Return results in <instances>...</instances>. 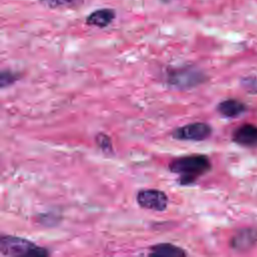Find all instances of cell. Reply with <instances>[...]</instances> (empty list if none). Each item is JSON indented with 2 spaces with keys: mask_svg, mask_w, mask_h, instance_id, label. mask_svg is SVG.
<instances>
[{
  "mask_svg": "<svg viewBox=\"0 0 257 257\" xmlns=\"http://www.w3.org/2000/svg\"><path fill=\"white\" fill-rule=\"evenodd\" d=\"M212 168L210 159L203 154H191L174 159L168 166L171 173L179 176L181 186H190Z\"/></svg>",
  "mask_w": 257,
  "mask_h": 257,
  "instance_id": "6da1fadb",
  "label": "cell"
},
{
  "mask_svg": "<svg viewBox=\"0 0 257 257\" xmlns=\"http://www.w3.org/2000/svg\"><path fill=\"white\" fill-rule=\"evenodd\" d=\"M0 252L4 256L44 257L50 254L47 248L38 246L28 239L12 235H2L0 237Z\"/></svg>",
  "mask_w": 257,
  "mask_h": 257,
  "instance_id": "7a4b0ae2",
  "label": "cell"
},
{
  "mask_svg": "<svg viewBox=\"0 0 257 257\" xmlns=\"http://www.w3.org/2000/svg\"><path fill=\"white\" fill-rule=\"evenodd\" d=\"M205 75L202 71L194 67L170 68L167 72V81L170 85L178 88H191L205 81Z\"/></svg>",
  "mask_w": 257,
  "mask_h": 257,
  "instance_id": "3957f363",
  "label": "cell"
},
{
  "mask_svg": "<svg viewBox=\"0 0 257 257\" xmlns=\"http://www.w3.org/2000/svg\"><path fill=\"white\" fill-rule=\"evenodd\" d=\"M212 126L204 121H195L174 128L171 136L178 141L201 142L207 140L212 135Z\"/></svg>",
  "mask_w": 257,
  "mask_h": 257,
  "instance_id": "277c9868",
  "label": "cell"
},
{
  "mask_svg": "<svg viewBox=\"0 0 257 257\" xmlns=\"http://www.w3.org/2000/svg\"><path fill=\"white\" fill-rule=\"evenodd\" d=\"M136 200L138 205L146 210L161 212L165 211L169 204L167 194L158 189H143L137 193Z\"/></svg>",
  "mask_w": 257,
  "mask_h": 257,
  "instance_id": "5b68a950",
  "label": "cell"
},
{
  "mask_svg": "<svg viewBox=\"0 0 257 257\" xmlns=\"http://www.w3.org/2000/svg\"><path fill=\"white\" fill-rule=\"evenodd\" d=\"M232 140L243 147L257 148V126L251 123L240 125L233 132Z\"/></svg>",
  "mask_w": 257,
  "mask_h": 257,
  "instance_id": "8992f818",
  "label": "cell"
},
{
  "mask_svg": "<svg viewBox=\"0 0 257 257\" xmlns=\"http://www.w3.org/2000/svg\"><path fill=\"white\" fill-rule=\"evenodd\" d=\"M257 243V231L255 229H242L231 239L230 245L233 249L245 251L252 248Z\"/></svg>",
  "mask_w": 257,
  "mask_h": 257,
  "instance_id": "52a82bcc",
  "label": "cell"
},
{
  "mask_svg": "<svg viewBox=\"0 0 257 257\" xmlns=\"http://www.w3.org/2000/svg\"><path fill=\"white\" fill-rule=\"evenodd\" d=\"M116 12L111 8H100L92 11L85 18V23L88 26H94L98 28H105L112 23L115 19Z\"/></svg>",
  "mask_w": 257,
  "mask_h": 257,
  "instance_id": "ba28073f",
  "label": "cell"
},
{
  "mask_svg": "<svg viewBox=\"0 0 257 257\" xmlns=\"http://www.w3.org/2000/svg\"><path fill=\"white\" fill-rule=\"evenodd\" d=\"M149 255L158 257H181L187 256L188 253L184 248L180 246L169 242H164L151 246Z\"/></svg>",
  "mask_w": 257,
  "mask_h": 257,
  "instance_id": "9c48e42d",
  "label": "cell"
},
{
  "mask_svg": "<svg viewBox=\"0 0 257 257\" xmlns=\"http://www.w3.org/2000/svg\"><path fill=\"white\" fill-rule=\"evenodd\" d=\"M247 106L244 102L233 98L225 99L217 105V111L226 117H236L245 112Z\"/></svg>",
  "mask_w": 257,
  "mask_h": 257,
  "instance_id": "30bf717a",
  "label": "cell"
},
{
  "mask_svg": "<svg viewBox=\"0 0 257 257\" xmlns=\"http://www.w3.org/2000/svg\"><path fill=\"white\" fill-rule=\"evenodd\" d=\"M48 9H76L83 5L84 0H39Z\"/></svg>",
  "mask_w": 257,
  "mask_h": 257,
  "instance_id": "8fae6325",
  "label": "cell"
},
{
  "mask_svg": "<svg viewBox=\"0 0 257 257\" xmlns=\"http://www.w3.org/2000/svg\"><path fill=\"white\" fill-rule=\"evenodd\" d=\"M95 143L96 146L105 154H112L113 149H112V144L110 138L104 134V133H98L95 136Z\"/></svg>",
  "mask_w": 257,
  "mask_h": 257,
  "instance_id": "7c38bea8",
  "label": "cell"
},
{
  "mask_svg": "<svg viewBox=\"0 0 257 257\" xmlns=\"http://www.w3.org/2000/svg\"><path fill=\"white\" fill-rule=\"evenodd\" d=\"M19 76L18 73L15 71H12L10 69H3L1 70L0 74V86L1 88H5L7 86L12 85L14 82L18 80Z\"/></svg>",
  "mask_w": 257,
  "mask_h": 257,
  "instance_id": "4fadbf2b",
  "label": "cell"
},
{
  "mask_svg": "<svg viewBox=\"0 0 257 257\" xmlns=\"http://www.w3.org/2000/svg\"><path fill=\"white\" fill-rule=\"evenodd\" d=\"M244 87L250 92H257V79L255 77L245 78L243 80Z\"/></svg>",
  "mask_w": 257,
  "mask_h": 257,
  "instance_id": "5bb4252c",
  "label": "cell"
}]
</instances>
